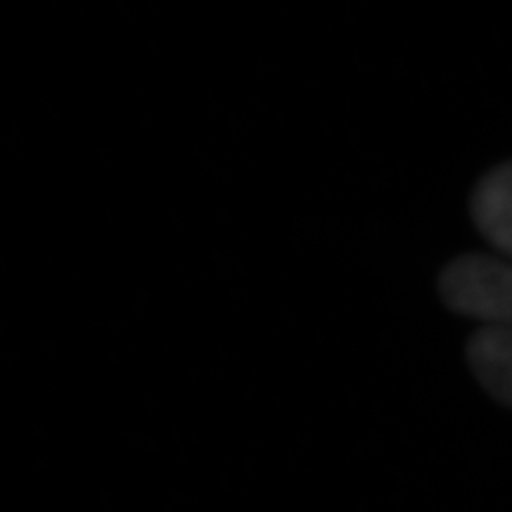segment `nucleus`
<instances>
[{
  "label": "nucleus",
  "instance_id": "nucleus-2",
  "mask_svg": "<svg viewBox=\"0 0 512 512\" xmlns=\"http://www.w3.org/2000/svg\"><path fill=\"white\" fill-rule=\"evenodd\" d=\"M470 209L479 233L512 259V162L496 166L477 183Z\"/></svg>",
  "mask_w": 512,
  "mask_h": 512
},
{
  "label": "nucleus",
  "instance_id": "nucleus-3",
  "mask_svg": "<svg viewBox=\"0 0 512 512\" xmlns=\"http://www.w3.org/2000/svg\"><path fill=\"white\" fill-rule=\"evenodd\" d=\"M467 361L496 401L512 406V328H479L467 342Z\"/></svg>",
  "mask_w": 512,
  "mask_h": 512
},
{
  "label": "nucleus",
  "instance_id": "nucleus-1",
  "mask_svg": "<svg viewBox=\"0 0 512 512\" xmlns=\"http://www.w3.org/2000/svg\"><path fill=\"white\" fill-rule=\"evenodd\" d=\"M444 304L482 328H512V261L467 254L451 261L439 278Z\"/></svg>",
  "mask_w": 512,
  "mask_h": 512
}]
</instances>
